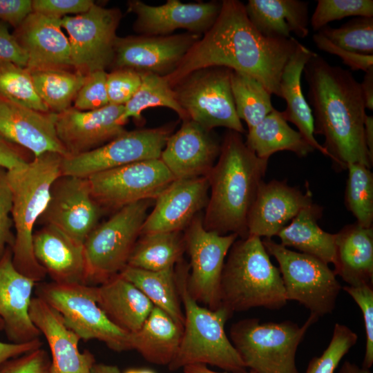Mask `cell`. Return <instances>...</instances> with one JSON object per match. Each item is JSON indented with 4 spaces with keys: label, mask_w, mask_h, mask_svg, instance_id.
<instances>
[{
    "label": "cell",
    "mask_w": 373,
    "mask_h": 373,
    "mask_svg": "<svg viewBox=\"0 0 373 373\" xmlns=\"http://www.w3.org/2000/svg\"><path fill=\"white\" fill-rule=\"evenodd\" d=\"M300 43L294 37L269 38L249 21L245 4L223 0L213 26L193 45L175 70L165 76L173 87L193 71L223 66L249 75L280 97L283 70Z\"/></svg>",
    "instance_id": "1"
},
{
    "label": "cell",
    "mask_w": 373,
    "mask_h": 373,
    "mask_svg": "<svg viewBox=\"0 0 373 373\" xmlns=\"http://www.w3.org/2000/svg\"><path fill=\"white\" fill-rule=\"evenodd\" d=\"M307 102L313 119L314 135L325 138L323 146L337 169L351 163L371 168L364 137L365 106L361 84L352 73L332 66L318 54L305 64Z\"/></svg>",
    "instance_id": "2"
},
{
    "label": "cell",
    "mask_w": 373,
    "mask_h": 373,
    "mask_svg": "<svg viewBox=\"0 0 373 373\" xmlns=\"http://www.w3.org/2000/svg\"><path fill=\"white\" fill-rule=\"evenodd\" d=\"M268 160L258 157L240 133L228 130L218 160L207 175L210 195L202 216L204 227L220 235L248 236L249 209L267 168Z\"/></svg>",
    "instance_id": "3"
},
{
    "label": "cell",
    "mask_w": 373,
    "mask_h": 373,
    "mask_svg": "<svg viewBox=\"0 0 373 373\" xmlns=\"http://www.w3.org/2000/svg\"><path fill=\"white\" fill-rule=\"evenodd\" d=\"M63 157L58 153H46L34 157L21 168L7 171L15 230L11 247L13 265L37 283L43 281L47 274L34 256V227L47 206L53 182L61 175Z\"/></svg>",
    "instance_id": "4"
},
{
    "label": "cell",
    "mask_w": 373,
    "mask_h": 373,
    "mask_svg": "<svg viewBox=\"0 0 373 373\" xmlns=\"http://www.w3.org/2000/svg\"><path fill=\"white\" fill-rule=\"evenodd\" d=\"M189 270V264L182 260L175 266L184 322L180 344L169 370L177 371L189 365L203 364L224 372H246L224 330L226 322L233 313L222 306L216 309L202 307L193 299L187 289Z\"/></svg>",
    "instance_id": "5"
},
{
    "label": "cell",
    "mask_w": 373,
    "mask_h": 373,
    "mask_svg": "<svg viewBox=\"0 0 373 373\" xmlns=\"http://www.w3.org/2000/svg\"><path fill=\"white\" fill-rule=\"evenodd\" d=\"M220 300L232 313L258 307L278 309L287 303L280 272L260 238L248 236L232 245L222 271Z\"/></svg>",
    "instance_id": "6"
},
{
    "label": "cell",
    "mask_w": 373,
    "mask_h": 373,
    "mask_svg": "<svg viewBox=\"0 0 373 373\" xmlns=\"http://www.w3.org/2000/svg\"><path fill=\"white\" fill-rule=\"evenodd\" d=\"M318 318L310 314L302 326L290 321L260 323L258 318H245L231 325L229 339L245 367L254 373H299L298 347Z\"/></svg>",
    "instance_id": "7"
},
{
    "label": "cell",
    "mask_w": 373,
    "mask_h": 373,
    "mask_svg": "<svg viewBox=\"0 0 373 373\" xmlns=\"http://www.w3.org/2000/svg\"><path fill=\"white\" fill-rule=\"evenodd\" d=\"M153 201L141 200L119 209L88 235L84 242L86 285H100L127 267Z\"/></svg>",
    "instance_id": "8"
},
{
    "label": "cell",
    "mask_w": 373,
    "mask_h": 373,
    "mask_svg": "<svg viewBox=\"0 0 373 373\" xmlns=\"http://www.w3.org/2000/svg\"><path fill=\"white\" fill-rule=\"evenodd\" d=\"M35 287L37 296L55 309L80 339L99 341L117 352L130 350L129 333L113 323L99 307L96 286L52 281Z\"/></svg>",
    "instance_id": "9"
},
{
    "label": "cell",
    "mask_w": 373,
    "mask_h": 373,
    "mask_svg": "<svg viewBox=\"0 0 373 373\" xmlns=\"http://www.w3.org/2000/svg\"><path fill=\"white\" fill-rule=\"evenodd\" d=\"M262 244L279 265L287 300H295L318 318L335 308L342 287L328 265L265 238Z\"/></svg>",
    "instance_id": "10"
},
{
    "label": "cell",
    "mask_w": 373,
    "mask_h": 373,
    "mask_svg": "<svg viewBox=\"0 0 373 373\" xmlns=\"http://www.w3.org/2000/svg\"><path fill=\"white\" fill-rule=\"evenodd\" d=\"M231 72L223 66L201 68L188 74L172 87L188 119L209 131L224 127L240 134L245 133L235 108Z\"/></svg>",
    "instance_id": "11"
},
{
    "label": "cell",
    "mask_w": 373,
    "mask_h": 373,
    "mask_svg": "<svg viewBox=\"0 0 373 373\" xmlns=\"http://www.w3.org/2000/svg\"><path fill=\"white\" fill-rule=\"evenodd\" d=\"M121 18L119 9L96 3L84 13L61 18V27L68 34L74 70L86 76L112 66Z\"/></svg>",
    "instance_id": "12"
},
{
    "label": "cell",
    "mask_w": 373,
    "mask_h": 373,
    "mask_svg": "<svg viewBox=\"0 0 373 373\" xmlns=\"http://www.w3.org/2000/svg\"><path fill=\"white\" fill-rule=\"evenodd\" d=\"M183 233L185 251L190 259L188 291L198 303L216 309L220 307V285L225 258L238 236L207 230L200 213L192 220Z\"/></svg>",
    "instance_id": "13"
},
{
    "label": "cell",
    "mask_w": 373,
    "mask_h": 373,
    "mask_svg": "<svg viewBox=\"0 0 373 373\" xmlns=\"http://www.w3.org/2000/svg\"><path fill=\"white\" fill-rule=\"evenodd\" d=\"M88 178L93 198L105 212L155 200L175 180L160 158L133 162Z\"/></svg>",
    "instance_id": "14"
},
{
    "label": "cell",
    "mask_w": 373,
    "mask_h": 373,
    "mask_svg": "<svg viewBox=\"0 0 373 373\" xmlns=\"http://www.w3.org/2000/svg\"><path fill=\"white\" fill-rule=\"evenodd\" d=\"M173 128L171 125H166L126 130L96 149L75 156L64 157L61 175L88 178L133 162L158 159Z\"/></svg>",
    "instance_id": "15"
},
{
    "label": "cell",
    "mask_w": 373,
    "mask_h": 373,
    "mask_svg": "<svg viewBox=\"0 0 373 373\" xmlns=\"http://www.w3.org/2000/svg\"><path fill=\"white\" fill-rule=\"evenodd\" d=\"M104 213L93 196L88 178L61 175L52 185L37 223L54 226L84 244Z\"/></svg>",
    "instance_id": "16"
},
{
    "label": "cell",
    "mask_w": 373,
    "mask_h": 373,
    "mask_svg": "<svg viewBox=\"0 0 373 373\" xmlns=\"http://www.w3.org/2000/svg\"><path fill=\"white\" fill-rule=\"evenodd\" d=\"M202 35L184 32L162 36L117 37L112 66L166 76L173 72Z\"/></svg>",
    "instance_id": "17"
},
{
    "label": "cell",
    "mask_w": 373,
    "mask_h": 373,
    "mask_svg": "<svg viewBox=\"0 0 373 373\" xmlns=\"http://www.w3.org/2000/svg\"><path fill=\"white\" fill-rule=\"evenodd\" d=\"M128 11L136 16L134 30L144 35H169L177 30L202 35L213 26L221 10L222 1L183 3L167 0L161 6H151L130 0Z\"/></svg>",
    "instance_id": "18"
},
{
    "label": "cell",
    "mask_w": 373,
    "mask_h": 373,
    "mask_svg": "<svg viewBox=\"0 0 373 373\" xmlns=\"http://www.w3.org/2000/svg\"><path fill=\"white\" fill-rule=\"evenodd\" d=\"M124 109V106L108 104L88 111L70 107L57 113L56 131L67 156L91 151L125 131L126 122L122 119Z\"/></svg>",
    "instance_id": "19"
},
{
    "label": "cell",
    "mask_w": 373,
    "mask_h": 373,
    "mask_svg": "<svg viewBox=\"0 0 373 373\" xmlns=\"http://www.w3.org/2000/svg\"><path fill=\"white\" fill-rule=\"evenodd\" d=\"M209 190L207 177L175 179L155 199L154 207L146 218L141 235L184 230L206 208Z\"/></svg>",
    "instance_id": "20"
},
{
    "label": "cell",
    "mask_w": 373,
    "mask_h": 373,
    "mask_svg": "<svg viewBox=\"0 0 373 373\" xmlns=\"http://www.w3.org/2000/svg\"><path fill=\"white\" fill-rule=\"evenodd\" d=\"M57 113L42 112L0 95V134L34 157L67 152L56 131Z\"/></svg>",
    "instance_id": "21"
},
{
    "label": "cell",
    "mask_w": 373,
    "mask_h": 373,
    "mask_svg": "<svg viewBox=\"0 0 373 373\" xmlns=\"http://www.w3.org/2000/svg\"><path fill=\"white\" fill-rule=\"evenodd\" d=\"M220 151V144L211 131L188 119L169 137L160 159L175 179L207 177Z\"/></svg>",
    "instance_id": "22"
},
{
    "label": "cell",
    "mask_w": 373,
    "mask_h": 373,
    "mask_svg": "<svg viewBox=\"0 0 373 373\" xmlns=\"http://www.w3.org/2000/svg\"><path fill=\"white\" fill-rule=\"evenodd\" d=\"M312 203L309 189L304 193L286 181H263L247 216L248 236L267 238L277 236L302 209Z\"/></svg>",
    "instance_id": "23"
},
{
    "label": "cell",
    "mask_w": 373,
    "mask_h": 373,
    "mask_svg": "<svg viewBox=\"0 0 373 373\" xmlns=\"http://www.w3.org/2000/svg\"><path fill=\"white\" fill-rule=\"evenodd\" d=\"M29 314L48 345L49 373H90L95 359L88 350H79L80 338L65 324L61 315L41 298L32 297Z\"/></svg>",
    "instance_id": "24"
},
{
    "label": "cell",
    "mask_w": 373,
    "mask_h": 373,
    "mask_svg": "<svg viewBox=\"0 0 373 373\" xmlns=\"http://www.w3.org/2000/svg\"><path fill=\"white\" fill-rule=\"evenodd\" d=\"M36 285L15 268L11 247H8L0 258V318L10 343H26L41 335L29 314Z\"/></svg>",
    "instance_id": "25"
},
{
    "label": "cell",
    "mask_w": 373,
    "mask_h": 373,
    "mask_svg": "<svg viewBox=\"0 0 373 373\" xmlns=\"http://www.w3.org/2000/svg\"><path fill=\"white\" fill-rule=\"evenodd\" d=\"M61 18L31 12L13 35L28 56V70L72 67L68 38L61 30Z\"/></svg>",
    "instance_id": "26"
},
{
    "label": "cell",
    "mask_w": 373,
    "mask_h": 373,
    "mask_svg": "<svg viewBox=\"0 0 373 373\" xmlns=\"http://www.w3.org/2000/svg\"><path fill=\"white\" fill-rule=\"evenodd\" d=\"M32 246L35 259L52 282L86 284L84 244L46 224L34 232Z\"/></svg>",
    "instance_id": "27"
},
{
    "label": "cell",
    "mask_w": 373,
    "mask_h": 373,
    "mask_svg": "<svg viewBox=\"0 0 373 373\" xmlns=\"http://www.w3.org/2000/svg\"><path fill=\"white\" fill-rule=\"evenodd\" d=\"M97 302L109 320L127 333L137 331L154 305L120 274L96 286Z\"/></svg>",
    "instance_id": "28"
},
{
    "label": "cell",
    "mask_w": 373,
    "mask_h": 373,
    "mask_svg": "<svg viewBox=\"0 0 373 373\" xmlns=\"http://www.w3.org/2000/svg\"><path fill=\"white\" fill-rule=\"evenodd\" d=\"M316 55L300 43L285 64L279 84L280 97L286 102V108L282 114L287 122L297 127L298 132L314 150L329 157L325 149L315 138L312 110L301 88V76L305 66Z\"/></svg>",
    "instance_id": "29"
},
{
    "label": "cell",
    "mask_w": 373,
    "mask_h": 373,
    "mask_svg": "<svg viewBox=\"0 0 373 373\" xmlns=\"http://www.w3.org/2000/svg\"><path fill=\"white\" fill-rule=\"evenodd\" d=\"M309 2L299 0H249L247 15L263 36L289 39L291 34L304 38L309 33Z\"/></svg>",
    "instance_id": "30"
},
{
    "label": "cell",
    "mask_w": 373,
    "mask_h": 373,
    "mask_svg": "<svg viewBox=\"0 0 373 373\" xmlns=\"http://www.w3.org/2000/svg\"><path fill=\"white\" fill-rule=\"evenodd\" d=\"M334 272L348 285H373V228L357 222L336 233Z\"/></svg>",
    "instance_id": "31"
},
{
    "label": "cell",
    "mask_w": 373,
    "mask_h": 373,
    "mask_svg": "<svg viewBox=\"0 0 373 373\" xmlns=\"http://www.w3.org/2000/svg\"><path fill=\"white\" fill-rule=\"evenodd\" d=\"M182 332L183 326L154 306L141 327L129 333V349L149 363L168 366L178 352Z\"/></svg>",
    "instance_id": "32"
},
{
    "label": "cell",
    "mask_w": 373,
    "mask_h": 373,
    "mask_svg": "<svg viewBox=\"0 0 373 373\" xmlns=\"http://www.w3.org/2000/svg\"><path fill=\"white\" fill-rule=\"evenodd\" d=\"M322 213L321 206L312 203L302 209L277 236L280 244L287 248L294 247L327 265H334L336 233L326 232L318 226Z\"/></svg>",
    "instance_id": "33"
},
{
    "label": "cell",
    "mask_w": 373,
    "mask_h": 373,
    "mask_svg": "<svg viewBox=\"0 0 373 373\" xmlns=\"http://www.w3.org/2000/svg\"><path fill=\"white\" fill-rule=\"evenodd\" d=\"M245 142L258 157L267 160L281 151H291L300 157L314 151L300 132L287 124L282 112L275 108L248 130Z\"/></svg>",
    "instance_id": "34"
},
{
    "label": "cell",
    "mask_w": 373,
    "mask_h": 373,
    "mask_svg": "<svg viewBox=\"0 0 373 373\" xmlns=\"http://www.w3.org/2000/svg\"><path fill=\"white\" fill-rule=\"evenodd\" d=\"M120 274L135 285L153 303L184 325V316L178 292L175 267L148 271L127 266Z\"/></svg>",
    "instance_id": "35"
},
{
    "label": "cell",
    "mask_w": 373,
    "mask_h": 373,
    "mask_svg": "<svg viewBox=\"0 0 373 373\" xmlns=\"http://www.w3.org/2000/svg\"><path fill=\"white\" fill-rule=\"evenodd\" d=\"M184 251L185 242L182 231L141 235L127 266L148 271L169 269L182 260Z\"/></svg>",
    "instance_id": "36"
},
{
    "label": "cell",
    "mask_w": 373,
    "mask_h": 373,
    "mask_svg": "<svg viewBox=\"0 0 373 373\" xmlns=\"http://www.w3.org/2000/svg\"><path fill=\"white\" fill-rule=\"evenodd\" d=\"M35 89L55 113L70 107L83 85L86 76L66 68H48L29 70Z\"/></svg>",
    "instance_id": "37"
},
{
    "label": "cell",
    "mask_w": 373,
    "mask_h": 373,
    "mask_svg": "<svg viewBox=\"0 0 373 373\" xmlns=\"http://www.w3.org/2000/svg\"><path fill=\"white\" fill-rule=\"evenodd\" d=\"M230 83L237 115L250 130L274 108L271 94L257 79L240 71L231 70Z\"/></svg>",
    "instance_id": "38"
},
{
    "label": "cell",
    "mask_w": 373,
    "mask_h": 373,
    "mask_svg": "<svg viewBox=\"0 0 373 373\" xmlns=\"http://www.w3.org/2000/svg\"><path fill=\"white\" fill-rule=\"evenodd\" d=\"M141 84L133 97L124 106L122 120L126 123L133 117L137 122L143 119L142 113L149 108L166 107L175 112L183 121L187 115L179 105L172 86L165 76L151 73H140Z\"/></svg>",
    "instance_id": "39"
},
{
    "label": "cell",
    "mask_w": 373,
    "mask_h": 373,
    "mask_svg": "<svg viewBox=\"0 0 373 373\" xmlns=\"http://www.w3.org/2000/svg\"><path fill=\"white\" fill-rule=\"evenodd\" d=\"M347 169L346 207L358 224L372 227L373 174L370 168L358 163L347 164Z\"/></svg>",
    "instance_id": "40"
},
{
    "label": "cell",
    "mask_w": 373,
    "mask_h": 373,
    "mask_svg": "<svg viewBox=\"0 0 373 373\" xmlns=\"http://www.w3.org/2000/svg\"><path fill=\"white\" fill-rule=\"evenodd\" d=\"M0 95L31 108L50 112L35 89L29 70L2 59H0Z\"/></svg>",
    "instance_id": "41"
},
{
    "label": "cell",
    "mask_w": 373,
    "mask_h": 373,
    "mask_svg": "<svg viewBox=\"0 0 373 373\" xmlns=\"http://www.w3.org/2000/svg\"><path fill=\"white\" fill-rule=\"evenodd\" d=\"M318 32L348 51L373 55V17H356L339 28L326 26Z\"/></svg>",
    "instance_id": "42"
},
{
    "label": "cell",
    "mask_w": 373,
    "mask_h": 373,
    "mask_svg": "<svg viewBox=\"0 0 373 373\" xmlns=\"http://www.w3.org/2000/svg\"><path fill=\"white\" fill-rule=\"evenodd\" d=\"M357 340L356 333L349 327L336 323L328 346L320 356L309 361L305 373H334L341 359Z\"/></svg>",
    "instance_id": "43"
},
{
    "label": "cell",
    "mask_w": 373,
    "mask_h": 373,
    "mask_svg": "<svg viewBox=\"0 0 373 373\" xmlns=\"http://www.w3.org/2000/svg\"><path fill=\"white\" fill-rule=\"evenodd\" d=\"M311 18L314 31L347 17H373L372 0H318Z\"/></svg>",
    "instance_id": "44"
},
{
    "label": "cell",
    "mask_w": 373,
    "mask_h": 373,
    "mask_svg": "<svg viewBox=\"0 0 373 373\" xmlns=\"http://www.w3.org/2000/svg\"><path fill=\"white\" fill-rule=\"evenodd\" d=\"M360 307L365 331V350L362 367L370 369L373 364V285H346L342 287Z\"/></svg>",
    "instance_id": "45"
},
{
    "label": "cell",
    "mask_w": 373,
    "mask_h": 373,
    "mask_svg": "<svg viewBox=\"0 0 373 373\" xmlns=\"http://www.w3.org/2000/svg\"><path fill=\"white\" fill-rule=\"evenodd\" d=\"M106 75L105 70H97L86 76L74 100V107L76 109L82 111H93L109 104Z\"/></svg>",
    "instance_id": "46"
},
{
    "label": "cell",
    "mask_w": 373,
    "mask_h": 373,
    "mask_svg": "<svg viewBox=\"0 0 373 373\" xmlns=\"http://www.w3.org/2000/svg\"><path fill=\"white\" fill-rule=\"evenodd\" d=\"M141 81V73L130 68H116L107 73L109 104L124 106L137 92Z\"/></svg>",
    "instance_id": "47"
},
{
    "label": "cell",
    "mask_w": 373,
    "mask_h": 373,
    "mask_svg": "<svg viewBox=\"0 0 373 373\" xmlns=\"http://www.w3.org/2000/svg\"><path fill=\"white\" fill-rule=\"evenodd\" d=\"M12 193L7 178V171L0 167V258L8 247H12L15 236L11 216Z\"/></svg>",
    "instance_id": "48"
},
{
    "label": "cell",
    "mask_w": 373,
    "mask_h": 373,
    "mask_svg": "<svg viewBox=\"0 0 373 373\" xmlns=\"http://www.w3.org/2000/svg\"><path fill=\"white\" fill-rule=\"evenodd\" d=\"M50 358L42 347L12 358L0 366V373H49Z\"/></svg>",
    "instance_id": "49"
},
{
    "label": "cell",
    "mask_w": 373,
    "mask_h": 373,
    "mask_svg": "<svg viewBox=\"0 0 373 373\" xmlns=\"http://www.w3.org/2000/svg\"><path fill=\"white\" fill-rule=\"evenodd\" d=\"M312 37L318 49L339 57L343 64L352 70H360L366 72L373 67V55H364L348 51L333 44L320 32L314 34Z\"/></svg>",
    "instance_id": "50"
},
{
    "label": "cell",
    "mask_w": 373,
    "mask_h": 373,
    "mask_svg": "<svg viewBox=\"0 0 373 373\" xmlns=\"http://www.w3.org/2000/svg\"><path fill=\"white\" fill-rule=\"evenodd\" d=\"M94 3L92 0H33L32 8L34 12L63 18L70 14L84 13Z\"/></svg>",
    "instance_id": "51"
},
{
    "label": "cell",
    "mask_w": 373,
    "mask_h": 373,
    "mask_svg": "<svg viewBox=\"0 0 373 373\" xmlns=\"http://www.w3.org/2000/svg\"><path fill=\"white\" fill-rule=\"evenodd\" d=\"M0 59L25 68L28 64L26 53L13 34L9 32L8 25L2 21H0Z\"/></svg>",
    "instance_id": "52"
},
{
    "label": "cell",
    "mask_w": 373,
    "mask_h": 373,
    "mask_svg": "<svg viewBox=\"0 0 373 373\" xmlns=\"http://www.w3.org/2000/svg\"><path fill=\"white\" fill-rule=\"evenodd\" d=\"M28 151L10 142L0 134V167L6 171L21 168L32 159Z\"/></svg>",
    "instance_id": "53"
},
{
    "label": "cell",
    "mask_w": 373,
    "mask_h": 373,
    "mask_svg": "<svg viewBox=\"0 0 373 373\" xmlns=\"http://www.w3.org/2000/svg\"><path fill=\"white\" fill-rule=\"evenodd\" d=\"M32 12V0H0V21L17 28Z\"/></svg>",
    "instance_id": "54"
},
{
    "label": "cell",
    "mask_w": 373,
    "mask_h": 373,
    "mask_svg": "<svg viewBox=\"0 0 373 373\" xmlns=\"http://www.w3.org/2000/svg\"><path fill=\"white\" fill-rule=\"evenodd\" d=\"M43 343L39 338L22 343H4L0 341V366L7 361L38 348L42 347Z\"/></svg>",
    "instance_id": "55"
},
{
    "label": "cell",
    "mask_w": 373,
    "mask_h": 373,
    "mask_svg": "<svg viewBox=\"0 0 373 373\" xmlns=\"http://www.w3.org/2000/svg\"><path fill=\"white\" fill-rule=\"evenodd\" d=\"M361 84V91L365 102V108L372 111L373 109V67L365 72L363 81Z\"/></svg>",
    "instance_id": "56"
},
{
    "label": "cell",
    "mask_w": 373,
    "mask_h": 373,
    "mask_svg": "<svg viewBox=\"0 0 373 373\" xmlns=\"http://www.w3.org/2000/svg\"><path fill=\"white\" fill-rule=\"evenodd\" d=\"M364 137L370 157L373 162V117L372 115L365 116Z\"/></svg>",
    "instance_id": "57"
},
{
    "label": "cell",
    "mask_w": 373,
    "mask_h": 373,
    "mask_svg": "<svg viewBox=\"0 0 373 373\" xmlns=\"http://www.w3.org/2000/svg\"><path fill=\"white\" fill-rule=\"evenodd\" d=\"M184 373H254L251 371L243 372H216L210 370L207 365L203 364H194L185 366L182 368Z\"/></svg>",
    "instance_id": "58"
},
{
    "label": "cell",
    "mask_w": 373,
    "mask_h": 373,
    "mask_svg": "<svg viewBox=\"0 0 373 373\" xmlns=\"http://www.w3.org/2000/svg\"><path fill=\"white\" fill-rule=\"evenodd\" d=\"M338 373H371L370 369L359 367L350 361H345Z\"/></svg>",
    "instance_id": "59"
},
{
    "label": "cell",
    "mask_w": 373,
    "mask_h": 373,
    "mask_svg": "<svg viewBox=\"0 0 373 373\" xmlns=\"http://www.w3.org/2000/svg\"><path fill=\"white\" fill-rule=\"evenodd\" d=\"M90 373H121L119 369L116 365L95 363Z\"/></svg>",
    "instance_id": "60"
},
{
    "label": "cell",
    "mask_w": 373,
    "mask_h": 373,
    "mask_svg": "<svg viewBox=\"0 0 373 373\" xmlns=\"http://www.w3.org/2000/svg\"><path fill=\"white\" fill-rule=\"evenodd\" d=\"M124 373H156V372L149 369H129L125 371Z\"/></svg>",
    "instance_id": "61"
},
{
    "label": "cell",
    "mask_w": 373,
    "mask_h": 373,
    "mask_svg": "<svg viewBox=\"0 0 373 373\" xmlns=\"http://www.w3.org/2000/svg\"><path fill=\"white\" fill-rule=\"evenodd\" d=\"M4 329V324L2 319L0 318V332Z\"/></svg>",
    "instance_id": "62"
}]
</instances>
